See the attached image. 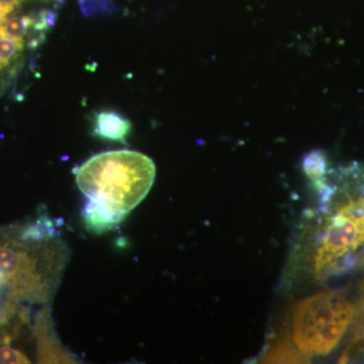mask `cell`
<instances>
[{"label": "cell", "mask_w": 364, "mask_h": 364, "mask_svg": "<svg viewBox=\"0 0 364 364\" xmlns=\"http://www.w3.org/2000/svg\"><path fill=\"white\" fill-rule=\"evenodd\" d=\"M25 41L11 39L0 33V71L13 65L21 56Z\"/></svg>", "instance_id": "8"}, {"label": "cell", "mask_w": 364, "mask_h": 364, "mask_svg": "<svg viewBox=\"0 0 364 364\" xmlns=\"http://www.w3.org/2000/svg\"><path fill=\"white\" fill-rule=\"evenodd\" d=\"M87 198L83 221L95 234L111 231L143 202L152 188L156 167L150 157L132 150L107 151L74 170Z\"/></svg>", "instance_id": "1"}, {"label": "cell", "mask_w": 364, "mask_h": 364, "mask_svg": "<svg viewBox=\"0 0 364 364\" xmlns=\"http://www.w3.org/2000/svg\"><path fill=\"white\" fill-rule=\"evenodd\" d=\"M31 363L30 359L20 350L9 346L0 347V364Z\"/></svg>", "instance_id": "11"}, {"label": "cell", "mask_w": 364, "mask_h": 364, "mask_svg": "<svg viewBox=\"0 0 364 364\" xmlns=\"http://www.w3.org/2000/svg\"><path fill=\"white\" fill-rule=\"evenodd\" d=\"M38 261L25 250L0 245V275L18 301H44L58 280L38 272Z\"/></svg>", "instance_id": "4"}, {"label": "cell", "mask_w": 364, "mask_h": 364, "mask_svg": "<svg viewBox=\"0 0 364 364\" xmlns=\"http://www.w3.org/2000/svg\"><path fill=\"white\" fill-rule=\"evenodd\" d=\"M360 304L356 308V335L364 334V277L360 284Z\"/></svg>", "instance_id": "12"}, {"label": "cell", "mask_w": 364, "mask_h": 364, "mask_svg": "<svg viewBox=\"0 0 364 364\" xmlns=\"http://www.w3.org/2000/svg\"><path fill=\"white\" fill-rule=\"evenodd\" d=\"M33 23L35 16H11L0 25V33L11 39L23 40V38L28 35V31L31 28L33 30Z\"/></svg>", "instance_id": "7"}, {"label": "cell", "mask_w": 364, "mask_h": 364, "mask_svg": "<svg viewBox=\"0 0 364 364\" xmlns=\"http://www.w3.org/2000/svg\"><path fill=\"white\" fill-rule=\"evenodd\" d=\"M326 157L321 151H313L306 155L303 162L304 171L309 178L317 186L324 181L326 174Z\"/></svg>", "instance_id": "9"}, {"label": "cell", "mask_w": 364, "mask_h": 364, "mask_svg": "<svg viewBox=\"0 0 364 364\" xmlns=\"http://www.w3.org/2000/svg\"><path fill=\"white\" fill-rule=\"evenodd\" d=\"M308 356L301 353L296 345L287 341L277 342L263 356V363H306Z\"/></svg>", "instance_id": "6"}, {"label": "cell", "mask_w": 364, "mask_h": 364, "mask_svg": "<svg viewBox=\"0 0 364 364\" xmlns=\"http://www.w3.org/2000/svg\"><path fill=\"white\" fill-rule=\"evenodd\" d=\"M355 314L356 306L338 291L309 296L294 309V343L306 356L329 354L341 341Z\"/></svg>", "instance_id": "2"}, {"label": "cell", "mask_w": 364, "mask_h": 364, "mask_svg": "<svg viewBox=\"0 0 364 364\" xmlns=\"http://www.w3.org/2000/svg\"><path fill=\"white\" fill-rule=\"evenodd\" d=\"M132 129L130 119L114 109H104L93 114L92 134L100 140L126 145Z\"/></svg>", "instance_id": "5"}, {"label": "cell", "mask_w": 364, "mask_h": 364, "mask_svg": "<svg viewBox=\"0 0 364 364\" xmlns=\"http://www.w3.org/2000/svg\"><path fill=\"white\" fill-rule=\"evenodd\" d=\"M364 244V198L344 203L330 218L315 257L318 275L329 272L340 258Z\"/></svg>", "instance_id": "3"}, {"label": "cell", "mask_w": 364, "mask_h": 364, "mask_svg": "<svg viewBox=\"0 0 364 364\" xmlns=\"http://www.w3.org/2000/svg\"><path fill=\"white\" fill-rule=\"evenodd\" d=\"M78 4L86 18L111 16L117 11L114 0H78Z\"/></svg>", "instance_id": "10"}]
</instances>
